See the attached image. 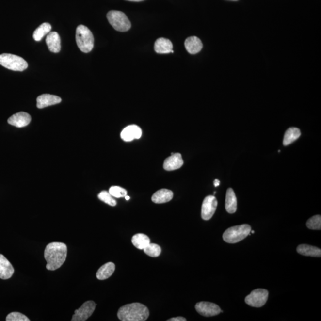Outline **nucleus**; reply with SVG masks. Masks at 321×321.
<instances>
[{"mask_svg": "<svg viewBox=\"0 0 321 321\" xmlns=\"http://www.w3.org/2000/svg\"><path fill=\"white\" fill-rule=\"evenodd\" d=\"M67 255L66 244L60 242L48 244L44 252V257L47 262V269L49 271L59 269L65 261Z\"/></svg>", "mask_w": 321, "mask_h": 321, "instance_id": "nucleus-1", "label": "nucleus"}, {"mask_svg": "<svg viewBox=\"0 0 321 321\" xmlns=\"http://www.w3.org/2000/svg\"><path fill=\"white\" fill-rule=\"evenodd\" d=\"M149 311L148 307L140 303H133L121 307L117 317L122 321H144L148 319Z\"/></svg>", "mask_w": 321, "mask_h": 321, "instance_id": "nucleus-2", "label": "nucleus"}, {"mask_svg": "<svg viewBox=\"0 0 321 321\" xmlns=\"http://www.w3.org/2000/svg\"><path fill=\"white\" fill-rule=\"evenodd\" d=\"M76 41L81 51L88 53L94 48V38L93 33L86 26H78L76 31Z\"/></svg>", "mask_w": 321, "mask_h": 321, "instance_id": "nucleus-3", "label": "nucleus"}, {"mask_svg": "<svg viewBox=\"0 0 321 321\" xmlns=\"http://www.w3.org/2000/svg\"><path fill=\"white\" fill-rule=\"evenodd\" d=\"M251 227L248 225L234 226L225 231L223 235V240L228 243H236L243 241L251 233Z\"/></svg>", "mask_w": 321, "mask_h": 321, "instance_id": "nucleus-4", "label": "nucleus"}, {"mask_svg": "<svg viewBox=\"0 0 321 321\" xmlns=\"http://www.w3.org/2000/svg\"><path fill=\"white\" fill-rule=\"evenodd\" d=\"M0 65L7 69L22 72L28 67V63L23 58L11 54L0 55Z\"/></svg>", "mask_w": 321, "mask_h": 321, "instance_id": "nucleus-5", "label": "nucleus"}, {"mask_svg": "<svg viewBox=\"0 0 321 321\" xmlns=\"http://www.w3.org/2000/svg\"><path fill=\"white\" fill-rule=\"evenodd\" d=\"M107 17L110 25L117 31L126 32L131 28L130 20L123 12L112 10L107 13Z\"/></svg>", "mask_w": 321, "mask_h": 321, "instance_id": "nucleus-6", "label": "nucleus"}, {"mask_svg": "<svg viewBox=\"0 0 321 321\" xmlns=\"http://www.w3.org/2000/svg\"><path fill=\"white\" fill-rule=\"evenodd\" d=\"M268 298V291L265 289H256L245 298L246 304L252 307H261L264 306Z\"/></svg>", "mask_w": 321, "mask_h": 321, "instance_id": "nucleus-7", "label": "nucleus"}, {"mask_svg": "<svg viewBox=\"0 0 321 321\" xmlns=\"http://www.w3.org/2000/svg\"><path fill=\"white\" fill-rule=\"evenodd\" d=\"M96 304L94 301H87L80 308L76 310L73 315L72 321H85L93 315L96 309Z\"/></svg>", "mask_w": 321, "mask_h": 321, "instance_id": "nucleus-8", "label": "nucleus"}, {"mask_svg": "<svg viewBox=\"0 0 321 321\" xmlns=\"http://www.w3.org/2000/svg\"><path fill=\"white\" fill-rule=\"evenodd\" d=\"M218 201L214 196H208L204 200L202 205L201 216L204 220H209L217 209Z\"/></svg>", "mask_w": 321, "mask_h": 321, "instance_id": "nucleus-9", "label": "nucleus"}, {"mask_svg": "<svg viewBox=\"0 0 321 321\" xmlns=\"http://www.w3.org/2000/svg\"><path fill=\"white\" fill-rule=\"evenodd\" d=\"M195 309L200 315L205 317H214L223 312V310L217 305L209 302L198 303L196 305Z\"/></svg>", "mask_w": 321, "mask_h": 321, "instance_id": "nucleus-10", "label": "nucleus"}, {"mask_svg": "<svg viewBox=\"0 0 321 321\" xmlns=\"http://www.w3.org/2000/svg\"><path fill=\"white\" fill-rule=\"evenodd\" d=\"M31 122V115L25 112H19L13 115L8 119V123L16 128H23Z\"/></svg>", "mask_w": 321, "mask_h": 321, "instance_id": "nucleus-11", "label": "nucleus"}, {"mask_svg": "<svg viewBox=\"0 0 321 321\" xmlns=\"http://www.w3.org/2000/svg\"><path fill=\"white\" fill-rule=\"evenodd\" d=\"M142 134L141 128L139 126L130 125L127 126L122 130L121 138L126 142H130L134 139L141 138Z\"/></svg>", "mask_w": 321, "mask_h": 321, "instance_id": "nucleus-12", "label": "nucleus"}, {"mask_svg": "<svg viewBox=\"0 0 321 321\" xmlns=\"http://www.w3.org/2000/svg\"><path fill=\"white\" fill-rule=\"evenodd\" d=\"M184 161L180 153L173 154L164 160L163 167L165 170L173 171L183 166Z\"/></svg>", "mask_w": 321, "mask_h": 321, "instance_id": "nucleus-13", "label": "nucleus"}, {"mask_svg": "<svg viewBox=\"0 0 321 321\" xmlns=\"http://www.w3.org/2000/svg\"><path fill=\"white\" fill-rule=\"evenodd\" d=\"M15 270L6 257L0 254V278L7 280L12 277Z\"/></svg>", "mask_w": 321, "mask_h": 321, "instance_id": "nucleus-14", "label": "nucleus"}, {"mask_svg": "<svg viewBox=\"0 0 321 321\" xmlns=\"http://www.w3.org/2000/svg\"><path fill=\"white\" fill-rule=\"evenodd\" d=\"M46 43L50 51L58 53L61 49V41L59 33L56 32H50L47 36Z\"/></svg>", "mask_w": 321, "mask_h": 321, "instance_id": "nucleus-15", "label": "nucleus"}, {"mask_svg": "<svg viewBox=\"0 0 321 321\" xmlns=\"http://www.w3.org/2000/svg\"><path fill=\"white\" fill-rule=\"evenodd\" d=\"M37 107L38 109H44L45 107L56 105L62 102L61 98L56 96L50 94H43L37 98Z\"/></svg>", "mask_w": 321, "mask_h": 321, "instance_id": "nucleus-16", "label": "nucleus"}, {"mask_svg": "<svg viewBox=\"0 0 321 321\" xmlns=\"http://www.w3.org/2000/svg\"><path fill=\"white\" fill-rule=\"evenodd\" d=\"M155 51L158 54L173 53V44L169 39L160 38L155 43Z\"/></svg>", "mask_w": 321, "mask_h": 321, "instance_id": "nucleus-17", "label": "nucleus"}, {"mask_svg": "<svg viewBox=\"0 0 321 321\" xmlns=\"http://www.w3.org/2000/svg\"><path fill=\"white\" fill-rule=\"evenodd\" d=\"M185 46L189 53L196 54L201 51L203 44L201 39L194 36L186 39Z\"/></svg>", "mask_w": 321, "mask_h": 321, "instance_id": "nucleus-18", "label": "nucleus"}, {"mask_svg": "<svg viewBox=\"0 0 321 321\" xmlns=\"http://www.w3.org/2000/svg\"><path fill=\"white\" fill-rule=\"evenodd\" d=\"M173 198L172 191L166 189H162L155 192L152 196V201L155 204H164L170 202Z\"/></svg>", "mask_w": 321, "mask_h": 321, "instance_id": "nucleus-19", "label": "nucleus"}, {"mask_svg": "<svg viewBox=\"0 0 321 321\" xmlns=\"http://www.w3.org/2000/svg\"><path fill=\"white\" fill-rule=\"evenodd\" d=\"M237 198L233 189L228 188L226 193L225 209L229 214H234L237 210Z\"/></svg>", "mask_w": 321, "mask_h": 321, "instance_id": "nucleus-20", "label": "nucleus"}, {"mask_svg": "<svg viewBox=\"0 0 321 321\" xmlns=\"http://www.w3.org/2000/svg\"><path fill=\"white\" fill-rule=\"evenodd\" d=\"M297 253L306 257H321V250L317 247L301 244L297 247Z\"/></svg>", "mask_w": 321, "mask_h": 321, "instance_id": "nucleus-21", "label": "nucleus"}, {"mask_svg": "<svg viewBox=\"0 0 321 321\" xmlns=\"http://www.w3.org/2000/svg\"><path fill=\"white\" fill-rule=\"evenodd\" d=\"M115 266L114 263L108 262L102 266L96 273V278L99 280H104L110 278L114 273Z\"/></svg>", "mask_w": 321, "mask_h": 321, "instance_id": "nucleus-22", "label": "nucleus"}, {"mask_svg": "<svg viewBox=\"0 0 321 321\" xmlns=\"http://www.w3.org/2000/svg\"><path fill=\"white\" fill-rule=\"evenodd\" d=\"M301 135V130L298 128H288L284 135L283 144L288 146L297 140Z\"/></svg>", "mask_w": 321, "mask_h": 321, "instance_id": "nucleus-23", "label": "nucleus"}, {"mask_svg": "<svg viewBox=\"0 0 321 321\" xmlns=\"http://www.w3.org/2000/svg\"><path fill=\"white\" fill-rule=\"evenodd\" d=\"M131 242L136 248L144 250L151 243V241L148 236L144 234L138 233L132 237Z\"/></svg>", "mask_w": 321, "mask_h": 321, "instance_id": "nucleus-24", "label": "nucleus"}, {"mask_svg": "<svg viewBox=\"0 0 321 321\" xmlns=\"http://www.w3.org/2000/svg\"><path fill=\"white\" fill-rule=\"evenodd\" d=\"M51 30V25L48 23H44L34 31L33 38L36 41H40L44 36L48 34Z\"/></svg>", "mask_w": 321, "mask_h": 321, "instance_id": "nucleus-25", "label": "nucleus"}, {"mask_svg": "<svg viewBox=\"0 0 321 321\" xmlns=\"http://www.w3.org/2000/svg\"><path fill=\"white\" fill-rule=\"evenodd\" d=\"M144 251L147 255L153 257H159L161 253V248L159 245L151 243L144 249Z\"/></svg>", "mask_w": 321, "mask_h": 321, "instance_id": "nucleus-26", "label": "nucleus"}, {"mask_svg": "<svg viewBox=\"0 0 321 321\" xmlns=\"http://www.w3.org/2000/svg\"><path fill=\"white\" fill-rule=\"evenodd\" d=\"M306 226L310 230H320L321 229V215H317L310 218L306 223Z\"/></svg>", "mask_w": 321, "mask_h": 321, "instance_id": "nucleus-27", "label": "nucleus"}, {"mask_svg": "<svg viewBox=\"0 0 321 321\" xmlns=\"http://www.w3.org/2000/svg\"><path fill=\"white\" fill-rule=\"evenodd\" d=\"M98 197L101 201L110 205V206L115 207L117 205L116 201L112 198V196L110 194L109 192L105 191H102L98 194Z\"/></svg>", "mask_w": 321, "mask_h": 321, "instance_id": "nucleus-28", "label": "nucleus"}, {"mask_svg": "<svg viewBox=\"0 0 321 321\" xmlns=\"http://www.w3.org/2000/svg\"><path fill=\"white\" fill-rule=\"evenodd\" d=\"M109 193L115 198H120L127 195L128 192L126 189L121 188L120 186H112L110 188Z\"/></svg>", "mask_w": 321, "mask_h": 321, "instance_id": "nucleus-29", "label": "nucleus"}, {"mask_svg": "<svg viewBox=\"0 0 321 321\" xmlns=\"http://www.w3.org/2000/svg\"><path fill=\"white\" fill-rule=\"evenodd\" d=\"M7 321H30L28 317L19 312H12L7 315Z\"/></svg>", "mask_w": 321, "mask_h": 321, "instance_id": "nucleus-30", "label": "nucleus"}, {"mask_svg": "<svg viewBox=\"0 0 321 321\" xmlns=\"http://www.w3.org/2000/svg\"><path fill=\"white\" fill-rule=\"evenodd\" d=\"M186 321V319L185 318L181 317L172 318L167 320V321Z\"/></svg>", "mask_w": 321, "mask_h": 321, "instance_id": "nucleus-31", "label": "nucleus"}, {"mask_svg": "<svg viewBox=\"0 0 321 321\" xmlns=\"http://www.w3.org/2000/svg\"><path fill=\"white\" fill-rule=\"evenodd\" d=\"M214 186L215 187H218V186L220 185V181L219 180L215 179L214 180Z\"/></svg>", "mask_w": 321, "mask_h": 321, "instance_id": "nucleus-32", "label": "nucleus"}, {"mask_svg": "<svg viewBox=\"0 0 321 321\" xmlns=\"http://www.w3.org/2000/svg\"><path fill=\"white\" fill-rule=\"evenodd\" d=\"M126 1H132V2H141L144 1V0H126Z\"/></svg>", "mask_w": 321, "mask_h": 321, "instance_id": "nucleus-33", "label": "nucleus"}, {"mask_svg": "<svg viewBox=\"0 0 321 321\" xmlns=\"http://www.w3.org/2000/svg\"><path fill=\"white\" fill-rule=\"evenodd\" d=\"M130 196H128V195L125 196V199L126 200H127V201H128V200L130 199Z\"/></svg>", "mask_w": 321, "mask_h": 321, "instance_id": "nucleus-34", "label": "nucleus"}, {"mask_svg": "<svg viewBox=\"0 0 321 321\" xmlns=\"http://www.w3.org/2000/svg\"><path fill=\"white\" fill-rule=\"evenodd\" d=\"M251 232L252 234H254V233H255V231H251Z\"/></svg>", "mask_w": 321, "mask_h": 321, "instance_id": "nucleus-35", "label": "nucleus"}, {"mask_svg": "<svg viewBox=\"0 0 321 321\" xmlns=\"http://www.w3.org/2000/svg\"><path fill=\"white\" fill-rule=\"evenodd\" d=\"M234 1H237V0H234Z\"/></svg>", "mask_w": 321, "mask_h": 321, "instance_id": "nucleus-36", "label": "nucleus"}]
</instances>
